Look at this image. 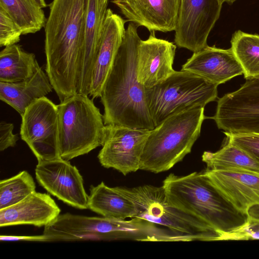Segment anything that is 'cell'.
I'll return each mask as SVG.
<instances>
[{"instance_id":"cell-26","label":"cell","mask_w":259,"mask_h":259,"mask_svg":"<svg viewBox=\"0 0 259 259\" xmlns=\"http://www.w3.org/2000/svg\"><path fill=\"white\" fill-rule=\"evenodd\" d=\"M231 49L243 70L244 78L259 77V35L241 30L232 35Z\"/></svg>"},{"instance_id":"cell-31","label":"cell","mask_w":259,"mask_h":259,"mask_svg":"<svg viewBox=\"0 0 259 259\" xmlns=\"http://www.w3.org/2000/svg\"><path fill=\"white\" fill-rule=\"evenodd\" d=\"M14 125L12 123L2 121L0 123V150L3 151L9 147H13L18 140L17 135L14 134Z\"/></svg>"},{"instance_id":"cell-1","label":"cell","mask_w":259,"mask_h":259,"mask_svg":"<svg viewBox=\"0 0 259 259\" xmlns=\"http://www.w3.org/2000/svg\"><path fill=\"white\" fill-rule=\"evenodd\" d=\"M87 0H53L45 26L46 71L60 101L77 93Z\"/></svg>"},{"instance_id":"cell-14","label":"cell","mask_w":259,"mask_h":259,"mask_svg":"<svg viewBox=\"0 0 259 259\" xmlns=\"http://www.w3.org/2000/svg\"><path fill=\"white\" fill-rule=\"evenodd\" d=\"M203 173L211 185L241 212L248 214L251 207L259 206V173L234 168L206 169Z\"/></svg>"},{"instance_id":"cell-29","label":"cell","mask_w":259,"mask_h":259,"mask_svg":"<svg viewBox=\"0 0 259 259\" xmlns=\"http://www.w3.org/2000/svg\"><path fill=\"white\" fill-rule=\"evenodd\" d=\"M259 239V219L248 217L239 227L221 234L218 241L249 240Z\"/></svg>"},{"instance_id":"cell-11","label":"cell","mask_w":259,"mask_h":259,"mask_svg":"<svg viewBox=\"0 0 259 259\" xmlns=\"http://www.w3.org/2000/svg\"><path fill=\"white\" fill-rule=\"evenodd\" d=\"M150 131L105 125L102 148L98 155L100 164L124 176L139 170L141 155Z\"/></svg>"},{"instance_id":"cell-8","label":"cell","mask_w":259,"mask_h":259,"mask_svg":"<svg viewBox=\"0 0 259 259\" xmlns=\"http://www.w3.org/2000/svg\"><path fill=\"white\" fill-rule=\"evenodd\" d=\"M21 117V138L37 161L60 157L57 105L43 97L33 101Z\"/></svg>"},{"instance_id":"cell-7","label":"cell","mask_w":259,"mask_h":259,"mask_svg":"<svg viewBox=\"0 0 259 259\" xmlns=\"http://www.w3.org/2000/svg\"><path fill=\"white\" fill-rule=\"evenodd\" d=\"M218 85L190 72L175 71L162 82L145 88L149 113L155 125L170 116L204 107L218 98Z\"/></svg>"},{"instance_id":"cell-2","label":"cell","mask_w":259,"mask_h":259,"mask_svg":"<svg viewBox=\"0 0 259 259\" xmlns=\"http://www.w3.org/2000/svg\"><path fill=\"white\" fill-rule=\"evenodd\" d=\"M138 26L131 23L101 91L105 125L152 130L155 127L147 105L145 88L137 78Z\"/></svg>"},{"instance_id":"cell-17","label":"cell","mask_w":259,"mask_h":259,"mask_svg":"<svg viewBox=\"0 0 259 259\" xmlns=\"http://www.w3.org/2000/svg\"><path fill=\"white\" fill-rule=\"evenodd\" d=\"M108 0H87L83 41L77 93L89 95L92 74L101 41Z\"/></svg>"},{"instance_id":"cell-35","label":"cell","mask_w":259,"mask_h":259,"mask_svg":"<svg viewBox=\"0 0 259 259\" xmlns=\"http://www.w3.org/2000/svg\"><path fill=\"white\" fill-rule=\"evenodd\" d=\"M223 3H227L229 5H232L235 2L237 1V0H222Z\"/></svg>"},{"instance_id":"cell-18","label":"cell","mask_w":259,"mask_h":259,"mask_svg":"<svg viewBox=\"0 0 259 259\" xmlns=\"http://www.w3.org/2000/svg\"><path fill=\"white\" fill-rule=\"evenodd\" d=\"M182 70L197 75L218 85L243 74V69L231 48L206 46L193 53Z\"/></svg>"},{"instance_id":"cell-32","label":"cell","mask_w":259,"mask_h":259,"mask_svg":"<svg viewBox=\"0 0 259 259\" xmlns=\"http://www.w3.org/2000/svg\"><path fill=\"white\" fill-rule=\"evenodd\" d=\"M1 241H27L37 242H47V237L42 234L41 235L34 236H13V235H1Z\"/></svg>"},{"instance_id":"cell-19","label":"cell","mask_w":259,"mask_h":259,"mask_svg":"<svg viewBox=\"0 0 259 259\" xmlns=\"http://www.w3.org/2000/svg\"><path fill=\"white\" fill-rule=\"evenodd\" d=\"M126 22L108 9L92 74L89 96L92 97L93 100L100 97L104 82L124 36Z\"/></svg>"},{"instance_id":"cell-25","label":"cell","mask_w":259,"mask_h":259,"mask_svg":"<svg viewBox=\"0 0 259 259\" xmlns=\"http://www.w3.org/2000/svg\"><path fill=\"white\" fill-rule=\"evenodd\" d=\"M0 6L18 25L22 34L35 33L45 26L44 12L34 0H0Z\"/></svg>"},{"instance_id":"cell-24","label":"cell","mask_w":259,"mask_h":259,"mask_svg":"<svg viewBox=\"0 0 259 259\" xmlns=\"http://www.w3.org/2000/svg\"><path fill=\"white\" fill-rule=\"evenodd\" d=\"M202 160L208 169L234 168L259 173V163L244 150L228 141L215 152H204Z\"/></svg>"},{"instance_id":"cell-33","label":"cell","mask_w":259,"mask_h":259,"mask_svg":"<svg viewBox=\"0 0 259 259\" xmlns=\"http://www.w3.org/2000/svg\"><path fill=\"white\" fill-rule=\"evenodd\" d=\"M249 215L259 219V206L251 207L248 211Z\"/></svg>"},{"instance_id":"cell-27","label":"cell","mask_w":259,"mask_h":259,"mask_svg":"<svg viewBox=\"0 0 259 259\" xmlns=\"http://www.w3.org/2000/svg\"><path fill=\"white\" fill-rule=\"evenodd\" d=\"M36 186L26 170L0 182V210L15 205L34 192Z\"/></svg>"},{"instance_id":"cell-30","label":"cell","mask_w":259,"mask_h":259,"mask_svg":"<svg viewBox=\"0 0 259 259\" xmlns=\"http://www.w3.org/2000/svg\"><path fill=\"white\" fill-rule=\"evenodd\" d=\"M224 133L227 141L244 150L259 163V133Z\"/></svg>"},{"instance_id":"cell-5","label":"cell","mask_w":259,"mask_h":259,"mask_svg":"<svg viewBox=\"0 0 259 259\" xmlns=\"http://www.w3.org/2000/svg\"><path fill=\"white\" fill-rule=\"evenodd\" d=\"M60 157L70 160L102 146L103 115L93 99L76 93L57 105Z\"/></svg>"},{"instance_id":"cell-15","label":"cell","mask_w":259,"mask_h":259,"mask_svg":"<svg viewBox=\"0 0 259 259\" xmlns=\"http://www.w3.org/2000/svg\"><path fill=\"white\" fill-rule=\"evenodd\" d=\"M126 21L150 32L175 31L181 0H112Z\"/></svg>"},{"instance_id":"cell-16","label":"cell","mask_w":259,"mask_h":259,"mask_svg":"<svg viewBox=\"0 0 259 259\" xmlns=\"http://www.w3.org/2000/svg\"><path fill=\"white\" fill-rule=\"evenodd\" d=\"M176 46L172 42L157 38L155 31L141 40L138 49L137 73L139 82L150 88L162 82L174 72L173 63Z\"/></svg>"},{"instance_id":"cell-23","label":"cell","mask_w":259,"mask_h":259,"mask_svg":"<svg viewBox=\"0 0 259 259\" xmlns=\"http://www.w3.org/2000/svg\"><path fill=\"white\" fill-rule=\"evenodd\" d=\"M39 67L34 54L25 52L17 44L6 47L0 52V82L26 80Z\"/></svg>"},{"instance_id":"cell-20","label":"cell","mask_w":259,"mask_h":259,"mask_svg":"<svg viewBox=\"0 0 259 259\" xmlns=\"http://www.w3.org/2000/svg\"><path fill=\"white\" fill-rule=\"evenodd\" d=\"M60 212L50 195L35 191L19 203L0 210V227L19 225L45 227Z\"/></svg>"},{"instance_id":"cell-3","label":"cell","mask_w":259,"mask_h":259,"mask_svg":"<svg viewBox=\"0 0 259 259\" xmlns=\"http://www.w3.org/2000/svg\"><path fill=\"white\" fill-rule=\"evenodd\" d=\"M162 186L170 205L201 220L220 236L239 227L249 217L228 201L203 172L183 176L170 174Z\"/></svg>"},{"instance_id":"cell-28","label":"cell","mask_w":259,"mask_h":259,"mask_svg":"<svg viewBox=\"0 0 259 259\" xmlns=\"http://www.w3.org/2000/svg\"><path fill=\"white\" fill-rule=\"evenodd\" d=\"M22 32L7 11L0 6V46L7 47L20 40Z\"/></svg>"},{"instance_id":"cell-22","label":"cell","mask_w":259,"mask_h":259,"mask_svg":"<svg viewBox=\"0 0 259 259\" xmlns=\"http://www.w3.org/2000/svg\"><path fill=\"white\" fill-rule=\"evenodd\" d=\"M90 191L88 208L92 211L106 218H135L137 210L134 204L114 187H110L102 182L97 186L91 185Z\"/></svg>"},{"instance_id":"cell-10","label":"cell","mask_w":259,"mask_h":259,"mask_svg":"<svg viewBox=\"0 0 259 259\" xmlns=\"http://www.w3.org/2000/svg\"><path fill=\"white\" fill-rule=\"evenodd\" d=\"M126 232L124 219L66 213L46 226L43 234L55 242L120 240Z\"/></svg>"},{"instance_id":"cell-13","label":"cell","mask_w":259,"mask_h":259,"mask_svg":"<svg viewBox=\"0 0 259 259\" xmlns=\"http://www.w3.org/2000/svg\"><path fill=\"white\" fill-rule=\"evenodd\" d=\"M35 174L39 185L58 199L78 209L88 208L82 177L69 160L59 157L38 161Z\"/></svg>"},{"instance_id":"cell-34","label":"cell","mask_w":259,"mask_h":259,"mask_svg":"<svg viewBox=\"0 0 259 259\" xmlns=\"http://www.w3.org/2000/svg\"><path fill=\"white\" fill-rule=\"evenodd\" d=\"M36 3L42 8H46L47 5L45 0H34Z\"/></svg>"},{"instance_id":"cell-12","label":"cell","mask_w":259,"mask_h":259,"mask_svg":"<svg viewBox=\"0 0 259 259\" xmlns=\"http://www.w3.org/2000/svg\"><path fill=\"white\" fill-rule=\"evenodd\" d=\"M222 0H181L175 42L193 53L207 46L208 36L220 17Z\"/></svg>"},{"instance_id":"cell-9","label":"cell","mask_w":259,"mask_h":259,"mask_svg":"<svg viewBox=\"0 0 259 259\" xmlns=\"http://www.w3.org/2000/svg\"><path fill=\"white\" fill-rule=\"evenodd\" d=\"M210 118L224 132L259 133V77L246 79L238 90L219 98Z\"/></svg>"},{"instance_id":"cell-4","label":"cell","mask_w":259,"mask_h":259,"mask_svg":"<svg viewBox=\"0 0 259 259\" xmlns=\"http://www.w3.org/2000/svg\"><path fill=\"white\" fill-rule=\"evenodd\" d=\"M205 118L204 107L192 108L169 117L150 131L140 168L157 174L168 170L191 152Z\"/></svg>"},{"instance_id":"cell-21","label":"cell","mask_w":259,"mask_h":259,"mask_svg":"<svg viewBox=\"0 0 259 259\" xmlns=\"http://www.w3.org/2000/svg\"><path fill=\"white\" fill-rule=\"evenodd\" d=\"M53 89L41 67L26 80L16 82H0V99L22 116L35 100L46 96Z\"/></svg>"},{"instance_id":"cell-6","label":"cell","mask_w":259,"mask_h":259,"mask_svg":"<svg viewBox=\"0 0 259 259\" xmlns=\"http://www.w3.org/2000/svg\"><path fill=\"white\" fill-rule=\"evenodd\" d=\"M114 188L134 204L137 210L135 218L166 227L186 241H218L219 234L209 226L168 203L162 185Z\"/></svg>"}]
</instances>
